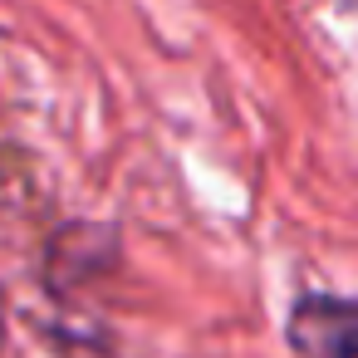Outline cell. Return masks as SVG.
<instances>
[{
	"instance_id": "7a4b0ae2",
	"label": "cell",
	"mask_w": 358,
	"mask_h": 358,
	"mask_svg": "<svg viewBox=\"0 0 358 358\" xmlns=\"http://www.w3.org/2000/svg\"><path fill=\"white\" fill-rule=\"evenodd\" d=\"M0 343H6V294H0Z\"/></svg>"
},
{
	"instance_id": "6da1fadb",
	"label": "cell",
	"mask_w": 358,
	"mask_h": 358,
	"mask_svg": "<svg viewBox=\"0 0 358 358\" xmlns=\"http://www.w3.org/2000/svg\"><path fill=\"white\" fill-rule=\"evenodd\" d=\"M353 304L338 294H309L289 314V343L304 358H353Z\"/></svg>"
}]
</instances>
